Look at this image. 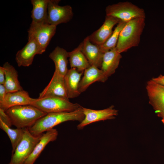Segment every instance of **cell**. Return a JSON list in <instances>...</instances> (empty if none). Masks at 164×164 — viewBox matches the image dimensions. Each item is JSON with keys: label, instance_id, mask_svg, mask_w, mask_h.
<instances>
[{"label": "cell", "instance_id": "1", "mask_svg": "<svg viewBox=\"0 0 164 164\" xmlns=\"http://www.w3.org/2000/svg\"><path fill=\"white\" fill-rule=\"evenodd\" d=\"M84 118L83 107H81L73 111L47 114L28 128L32 135H38L63 122L69 121H77L80 122Z\"/></svg>", "mask_w": 164, "mask_h": 164}, {"label": "cell", "instance_id": "2", "mask_svg": "<svg viewBox=\"0 0 164 164\" xmlns=\"http://www.w3.org/2000/svg\"><path fill=\"white\" fill-rule=\"evenodd\" d=\"M5 112L9 118L12 125L19 128L31 127L47 114L31 105L14 106Z\"/></svg>", "mask_w": 164, "mask_h": 164}, {"label": "cell", "instance_id": "3", "mask_svg": "<svg viewBox=\"0 0 164 164\" xmlns=\"http://www.w3.org/2000/svg\"><path fill=\"white\" fill-rule=\"evenodd\" d=\"M145 19L136 18L126 23L120 32L116 47L119 53L138 46L145 25Z\"/></svg>", "mask_w": 164, "mask_h": 164}, {"label": "cell", "instance_id": "4", "mask_svg": "<svg viewBox=\"0 0 164 164\" xmlns=\"http://www.w3.org/2000/svg\"><path fill=\"white\" fill-rule=\"evenodd\" d=\"M30 105L46 114L71 112L82 107L77 103H71L69 100L55 96L35 98Z\"/></svg>", "mask_w": 164, "mask_h": 164}, {"label": "cell", "instance_id": "5", "mask_svg": "<svg viewBox=\"0 0 164 164\" xmlns=\"http://www.w3.org/2000/svg\"><path fill=\"white\" fill-rule=\"evenodd\" d=\"M106 15L112 16L127 22L138 18H145L144 10L129 2H120L107 6Z\"/></svg>", "mask_w": 164, "mask_h": 164}, {"label": "cell", "instance_id": "6", "mask_svg": "<svg viewBox=\"0 0 164 164\" xmlns=\"http://www.w3.org/2000/svg\"><path fill=\"white\" fill-rule=\"evenodd\" d=\"M42 134L33 135L28 128H25L22 139L12 154L8 164H23L39 141Z\"/></svg>", "mask_w": 164, "mask_h": 164}, {"label": "cell", "instance_id": "7", "mask_svg": "<svg viewBox=\"0 0 164 164\" xmlns=\"http://www.w3.org/2000/svg\"><path fill=\"white\" fill-rule=\"evenodd\" d=\"M56 26L48 23H31L28 31V40H35L44 52L56 33Z\"/></svg>", "mask_w": 164, "mask_h": 164}, {"label": "cell", "instance_id": "8", "mask_svg": "<svg viewBox=\"0 0 164 164\" xmlns=\"http://www.w3.org/2000/svg\"><path fill=\"white\" fill-rule=\"evenodd\" d=\"M59 0H49L47 7L48 23L56 26L70 21L73 16L72 7L69 5L60 6Z\"/></svg>", "mask_w": 164, "mask_h": 164}, {"label": "cell", "instance_id": "9", "mask_svg": "<svg viewBox=\"0 0 164 164\" xmlns=\"http://www.w3.org/2000/svg\"><path fill=\"white\" fill-rule=\"evenodd\" d=\"M84 118L78 124L77 128H83L86 126L93 122L114 118L118 114V111L113 106L101 110H94L83 107Z\"/></svg>", "mask_w": 164, "mask_h": 164}, {"label": "cell", "instance_id": "10", "mask_svg": "<svg viewBox=\"0 0 164 164\" xmlns=\"http://www.w3.org/2000/svg\"><path fill=\"white\" fill-rule=\"evenodd\" d=\"M146 89L149 102L158 115L164 114V86L151 79L147 82Z\"/></svg>", "mask_w": 164, "mask_h": 164}, {"label": "cell", "instance_id": "11", "mask_svg": "<svg viewBox=\"0 0 164 164\" xmlns=\"http://www.w3.org/2000/svg\"><path fill=\"white\" fill-rule=\"evenodd\" d=\"M120 21L115 17L106 15L104 22L100 27L88 36L90 42L98 46L104 44L112 34L113 27Z\"/></svg>", "mask_w": 164, "mask_h": 164}, {"label": "cell", "instance_id": "12", "mask_svg": "<svg viewBox=\"0 0 164 164\" xmlns=\"http://www.w3.org/2000/svg\"><path fill=\"white\" fill-rule=\"evenodd\" d=\"M28 40L25 46L16 54L15 60L19 67L29 66L32 64L36 55L44 53L35 40Z\"/></svg>", "mask_w": 164, "mask_h": 164}, {"label": "cell", "instance_id": "13", "mask_svg": "<svg viewBox=\"0 0 164 164\" xmlns=\"http://www.w3.org/2000/svg\"><path fill=\"white\" fill-rule=\"evenodd\" d=\"M50 96H57L69 100L64 84V77L55 71L48 85L39 93L38 98Z\"/></svg>", "mask_w": 164, "mask_h": 164}, {"label": "cell", "instance_id": "14", "mask_svg": "<svg viewBox=\"0 0 164 164\" xmlns=\"http://www.w3.org/2000/svg\"><path fill=\"white\" fill-rule=\"evenodd\" d=\"M23 90L7 94L4 101L0 104V109L5 111L9 108L17 106L30 105L34 100Z\"/></svg>", "mask_w": 164, "mask_h": 164}, {"label": "cell", "instance_id": "15", "mask_svg": "<svg viewBox=\"0 0 164 164\" xmlns=\"http://www.w3.org/2000/svg\"><path fill=\"white\" fill-rule=\"evenodd\" d=\"M108 79L101 69L95 66H91L84 72V76L79 84V91L81 93L84 92L94 83L104 82Z\"/></svg>", "mask_w": 164, "mask_h": 164}, {"label": "cell", "instance_id": "16", "mask_svg": "<svg viewBox=\"0 0 164 164\" xmlns=\"http://www.w3.org/2000/svg\"><path fill=\"white\" fill-rule=\"evenodd\" d=\"M82 42V52L91 66H94L101 68L104 53L99 46L91 43L88 36Z\"/></svg>", "mask_w": 164, "mask_h": 164}, {"label": "cell", "instance_id": "17", "mask_svg": "<svg viewBox=\"0 0 164 164\" xmlns=\"http://www.w3.org/2000/svg\"><path fill=\"white\" fill-rule=\"evenodd\" d=\"M83 73L78 71L75 68H71L64 76V84L68 99L77 97L81 94L79 91V85Z\"/></svg>", "mask_w": 164, "mask_h": 164}, {"label": "cell", "instance_id": "18", "mask_svg": "<svg viewBox=\"0 0 164 164\" xmlns=\"http://www.w3.org/2000/svg\"><path fill=\"white\" fill-rule=\"evenodd\" d=\"M58 135L56 129L53 128L42 134L41 138L32 152L23 164H34L46 146L50 142L56 140Z\"/></svg>", "mask_w": 164, "mask_h": 164}, {"label": "cell", "instance_id": "19", "mask_svg": "<svg viewBox=\"0 0 164 164\" xmlns=\"http://www.w3.org/2000/svg\"><path fill=\"white\" fill-rule=\"evenodd\" d=\"M121 58L116 47L104 53L101 69L108 78L115 72Z\"/></svg>", "mask_w": 164, "mask_h": 164}, {"label": "cell", "instance_id": "20", "mask_svg": "<svg viewBox=\"0 0 164 164\" xmlns=\"http://www.w3.org/2000/svg\"><path fill=\"white\" fill-rule=\"evenodd\" d=\"M55 66V70L64 76L68 69L67 68L69 52L58 46H56L49 55Z\"/></svg>", "mask_w": 164, "mask_h": 164}, {"label": "cell", "instance_id": "21", "mask_svg": "<svg viewBox=\"0 0 164 164\" xmlns=\"http://www.w3.org/2000/svg\"><path fill=\"white\" fill-rule=\"evenodd\" d=\"M2 67L5 73L4 85L7 93L23 90L18 80L17 71L14 67L8 62L5 63Z\"/></svg>", "mask_w": 164, "mask_h": 164}, {"label": "cell", "instance_id": "22", "mask_svg": "<svg viewBox=\"0 0 164 164\" xmlns=\"http://www.w3.org/2000/svg\"><path fill=\"white\" fill-rule=\"evenodd\" d=\"M83 42L70 52H69V60L71 68H75L80 72H83L91 66L83 53Z\"/></svg>", "mask_w": 164, "mask_h": 164}, {"label": "cell", "instance_id": "23", "mask_svg": "<svg viewBox=\"0 0 164 164\" xmlns=\"http://www.w3.org/2000/svg\"><path fill=\"white\" fill-rule=\"evenodd\" d=\"M49 0H31L32 24L48 23L47 7Z\"/></svg>", "mask_w": 164, "mask_h": 164}, {"label": "cell", "instance_id": "24", "mask_svg": "<svg viewBox=\"0 0 164 164\" xmlns=\"http://www.w3.org/2000/svg\"><path fill=\"white\" fill-rule=\"evenodd\" d=\"M0 128L6 132L9 138L12 147L13 154L22 139L25 128L12 129L1 120H0Z\"/></svg>", "mask_w": 164, "mask_h": 164}, {"label": "cell", "instance_id": "25", "mask_svg": "<svg viewBox=\"0 0 164 164\" xmlns=\"http://www.w3.org/2000/svg\"><path fill=\"white\" fill-rule=\"evenodd\" d=\"M126 23L121 20L117 24L108 40L104 44L99 46L104 53L116 47L120 32Z\"/></svg>", "mask_w": 164, "mask_h": 164}, {"label": "cell", "instance_id": "26", "mask_svg": "<svg viewBox=\"0 0 164 164\" xmlns=\"http://www.w3.org/2000/svg\"><path fill=\"white\" fill-rule=\"evenodd\" d=\"M0 120L9 127L12 125L11 120L5 112L0 109Z\"/></svg>", "mask_w": 164, "mask_h": 164}, {"label": "cell", "instance_id": "27", "mask_svg": "<svg viewBox=\"0 0 164 164\" xmlns=\"http://www.w3.org/2000/svg\"><path fill=\"white\" fill-rule=\"evenodd\" d=\"M7 93L4 85L0 84V104L4 101Z\"/></svg>", "mask_w": 164, "mask_h": 164}, {"label": "cell", "instance_id": "28", "mask_svg": "<svg viewBox=\"0 0 164 164\" xmlns=\"http://www.w3.org/2000/svg\"><path fill=\"white\" fill-rule=\"evenodd\" d=\"M5 81V73L2 67H0V84L4 85Z\"/></svg>", "mask_w": 164, "mask_h": 164}, {"label": "cell", "instance_id": "29", "mask_svg": "<svg viewBox=\"0 0 164 164\" xmlns=\"http://www.w3.org/2000/svg\"><path fill=\"white\" fill-rule=\"evenodd\" d=\"M152 80L155 82L164 86V75H161L157 77L153 78Z\"/></svg>", "mask_w": 164, "mask_h": 164}, {"label": "cell", "instance_id": "30", "mask_svg": "<svg viewBox=\"0 0 164 164\" xmlns=\"http://www.w3.org/2000/svg\"><path fill=\"white\" fill-rule=\"evenodd\" d=\"M162 118V121L164 124V114H162L159 116Z\"/></svg>", "mask_w": 164, "mask_h": 164}]
</instances>
